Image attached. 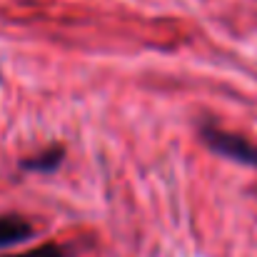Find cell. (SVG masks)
Instances as JSON below:
<instances>
[{
  "instance_id": "277c9868",
  "label": "cell",
  "mask_w": 257,
  "mask_h": 257,
  "mask_svg": "<svg viewBox=\"0 0 257 257\" xmlns=\"http://www.w3.org/2000/svg\"><path fill=\"white\" fill-rule=\"evenodd\" d=\"M5 257H70V252L58 245V242H45V245H38L33 250H25V252H18V255H5Z\"/></svg>"
},
{
  "instance_id": "3957f363",
  "label": "cell",
  "mask_w": 257,
  "mask_h": 257,
  "mask_svg": "<svg viewBox=\"0 0 257 257\" xmlns=\"http://www.w3.org/2000/svg\"><path fill=\"white\" fill-rule=\"evenodd\" d=\"M63 160H65V148L63 145H50V148H45L43 153H38V155H33V158H25L23 163H20V168L25 172H55L60 165H63Z\"/></svg>"
},
{
  "instance_id": "6da1fadb",
  "label": "cell",
  "mask_w": 257,
  "mask_h": 257,
  "mask_svg": "<svg viewBox=\"0 0 257 257\" xmlns=\"http://www.w3.org/2000/svg\"><path fill=\"white\" fill-rule=\"evenodd\" d=\"M200 135L215 155H220L225 160H232V163L257 168V143H250L247 138H242L237 133L220 130L217 125H202Z\"/></svg>"
},
{
  "instance_id": "7a4b0ae2",
  "label": "cell",
  "mask_w": 257,
  "mask_h": 257,
  "mask_svg": "<svg viewBox=\"0 0 257 257\" xmlns=\"http://www.w3.org/2000/svg\"><path fill=\"white\" fill-rule=\"evenodd\" d=\"M35 237V227L15 215L0 217V247H10V245H20Z\"/></svg>"
}]
</instances>
